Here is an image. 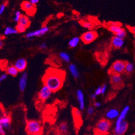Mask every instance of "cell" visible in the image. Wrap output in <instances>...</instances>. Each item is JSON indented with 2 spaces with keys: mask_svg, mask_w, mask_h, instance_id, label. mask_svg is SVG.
<instances>
[{
  "mask_svg": "<svg viewBox=\"0 0 135 135\" xmlns=\"http://www.w3.org/2000/svg\"><path fill=\"white\" fill-rule=\"evenodd\" d=\"M65 71L54 68L48 69L42 78L44 85L46 86L52 92H56L63 86L65 80Z\"/></svg>",
  "mask_w": 135,
  "mask_h": 135,
  "instance_id": "1",
  "label": "cell"
},
{
  "mask_svg": "<svg viewBox=\"0 0 135 135\" xmlns=\"http://www.w3.org/2000/svg\"><path fill=\"white\" fill-rule=\"evenodd\" d=\"M43 128L41 123L37 120H30L27 122L26 131L29 135H40Z\"/></svg>",
  "mask_w": 135,
  "mask_h": 135,
  "instance_id": "2",
  "label": "cell"
},
{
  "mask_svg": "<svg viewBox=\"0 0 135 135\" xmlns=\"http://www.w3.org/2000/svg\"><path fill=\"white\" fill-rule=\"evenodd\" d=\"M111 128L110 121L107 119H100L95 127L96 133L98 135H107L109 133Z\"/></svg>",
  "mask_w": 135,
  "mask_h": 135,
  "instance_id": "3",
  "label": "cell"
},
{
  "mask_svg": "<svg viewBox=\"0 0 135 135\" xmlns=\"http://www.w3.org/2000/svg\"><path fill=\"white\" fill-rule=\"evenodd\" d=\"M126 62L122 60H117L112 65L110 69V73L120 75L125 71Z\"/></svg>",
  "mask_w": 135,
  "mask_h": 135,
  "instance_id": "4",
  "label": "cell"
},
{
  "mask_svg": "<svg viewBox=\"0 0 135 135\" xmlns=\"http://www.w3.org/2000/svg\"><path fill=\"white\" fill-rule=\"evenodd\" d=\"M98 37V33L94 31L89 30L81 36L80 39L85 44H89L94 42Z\"/></svg>",
  "mask_w": 135,
  "mask_h": 135,
  "instance_id": "5",
  "label": "cell"
},
{
  "mask_svg": "<svg viewBox=\"0 0 135 135\" xmlns=\"http://www.w3.org/2000/svg\"><path fill=\"white\" fill-rule=\"evenodd\" d=\"M52 93V91L49 88L43 85L38 93V98L41 101H45L50 98Z\"/></svg>",
  "mask_w": 135,
  "mask_h": 135,
  "instance_id": "6",
  "label": "cell"
},
{
  "mask_svg": "<svg viewBox=\"0 0 135 135\" xmlns=\"http://www.w3.org/2000/svg\"><path fill=\"white\" fill-rule=\"evenodd\" d=\"M49 31V28H48V27L44 26V27H43V28H40L39 30L27 33L26 34L25 36L28 39H31L33 37H35L42 36L44 35L45 34H46Z\"/></svg>",
  "mask_w": 135,
  "mask_h": 135,
  "instance_id": "7",
  "label": "cell"
},
{
  "mask_svg": "<svg viewBox=\"0 0 135 135\" xmlns=\"http://www.w3.org/2000/svg\"><path fill=\"white\" fill-rule=\"evenodd\" d=\"M21 8L29 15H33L36 12L35 6H33L30 1H23L21 4Z\"/></svg>",
  "mask_w": 135,
  "mask_h": 135,
  "instance_id": "8",
  "label": "cell"
},
{
  "mask_svg": "<svg viewBox=\"0 0 135 135\" xmlns=\"http://www.w3.org/2000/svg\"><path fill=\"white\" fill-rule=\"evenodd\" d=\"M107 28L110 32L115 35L120 33L124 29L121 24L118 22H109L107 24Z\"/></svg>",
  "mask_w": 135,
  "mask_h": 135,
  "instance_id": "9",
  "label": "cell"
},
{
  "mask_svg": "<svg viewBox=\"0 0 135 135\" xmlns=\"http://www.w3.org/2000/svg\"><path fill=\"white\" fill-rule=\"evenodd\" d=\"M128 128V124L126 120L118 125H115L114 133L117 135H123L127 131Z\"/></svg>",
  "mask_w": 135,
  "mask_h": 135,
  "instance_id": "10",
  "label": "cell"
},
{
  "mask_svg": "<svg viewBox=\"0 0 135 135\" xmlns=\"http://www.w3.org/2000/svg\"><path fill=\"white\" fill-rule=\"evenodd\" d=\"M129 110H130V108L129 106L127 105L124 107V108L119 113L118 117L116 119L115 125H118L121 123H122L123 121L125 120L126 117H127V116L129 112Z\"/></svg>",
  "mask_w": 135,
  "mask_h": 135,
  "instance_id": "11",
  "label": "cell"
},
{
  "mask_svg": "<svg viewBox=\"0 0 135 135\" xmlns=\"http://www.w3.org/2000/svg\"><path fill=\"white\" fill-rule=\"evenodd\" d=\"M13 66L16 67L19 72H24L27 67V61L25 59L21 58L15 61Z\"/></svg>",
  "mask_w": 135,
  "mask_h": 135,
  "instance_id": "12",
  "label": "cell"
},
{
  "mask_svg": "<svg viewBox=\"0 0 135 135\" xmlns=\"http://www.w3.org/2000/svg\"><path fill=\"white\" fill-rule=\"evenodd\" d=\"M76 98L79 102V109L80 110H84L85 107V96L83 91L81 89H78L76 90Z\"/></svg>",
  "mask_w": 135,
  "mask_h": 135,
  "instance_id": "13",
  "label": "cell"
},
{
  "mask_svg": "<svg viewBox=\"0 0 135 135\" xmlns=\"http://www.w3.org/2000/svg\"><path fill=\"white\" fill-rule=\"evenodd\" d=\"M110 82L112 84L116 87L121 86L123 83V79L119 74H111Z\"/></svg>",
  "mask_w": 135,
  "mask_h": 135,
  "instance_id": "14",
  "label": "cell"
},
{
  "mask_svg": "<svg viewBox=\"0 0 135 135\" xmlns=\"http://www.w3.org/2000/svg\"><path fill=\"white\" fill-rule=\"evenodd\" d=\"M111 44L115 49L122 48L124 44V40L123 39H121L116 36L112 37L111 40Z\"/></svg>",
  "mask_w": 135,
  "mask_h": 135,
  "instance_id": "15",
  "label": "cell"
},
{
  "mask_svg": "<svg viewBox=\"0 0 135 135\" xmlns=\"http://www.w3.org/2000/svg\"><path fill=\"white\" fill-rule=\"evenodd\" d=\"M27 80H28V73L26 72H24L21 76L19 80V88L21 91H23L27 84Z\"/></svg>",
  "mask_w": 135,
  "mask_h": 135,
  "instance_id": "16",
  "label": "cell"
},
{
  "mask_svg": "<svg viewBox=\"0 0 135 135\" xmlns=\"http://www.w3.org/2000/svg\"><path fill=\"white\" fill-rule=\"evenodd\" d=\"M119 115V113L118 110L115 108H112L108 110L105 113V116L107 119L112 120L114 119L115 118H117Z\"/></svg>",
  "mask_w": 135,
  "mask_h": 135,
  "instance_id": "17",
  "label": "cell"
},
{
  "mask_svg": "<svg viewBox=\"0 0 135 135\" xmlns=\"http://www.w3.org/2000/svg\"><path fill=\"white\" fill-rule=\"evenodd\" d=\"M69 71L70 72L72 76L75 79H78L80 76L79 72L77 69L76 66L74 64H71L69 66Z\"/></svg>",
  "mask_w": 135,
  "mask_h": 135,
  "instance_id": "18",
  "label": "cell"
},
{
  "mask_svg": "<svg viewBox=\"0 0 135 135\" xmlns=\"http://www.w3.org/2000/svg\"><path fill=\"white\" fill-rule=\"evenodd\" d=\"M10 118L8 116H4L0 118V124L3 128L8 129L10 124Z\"/></svg>",
  "mask_w": 135,
  "mask_h": 135,
  "instance_id": "19",
  "label": "cell"
},
{
  "mask_svg": "<svg viewBox=\"0 0 135 135\" xmlns=\"http://www.w3.org/2000/svg\"><path fill=\"white\" fill-rule=\"evenodd\" d=\"M18 71L13 65L8 67L6 69V74L12 76H16L18 75Z\"/></svg>",
  "mask_w": 135,
  "mask_h": 135,
  "instance_id": "20",
  "label": "cell"
},
{
  "mask_svg": "<svg viewBox=\"0 0 135 135\" xmlns=\"http://www.w3.org/2000/svg\"><path fill=\"white\" fill-rule=\"evenodd\" d=\"M18 23L25 26L26 28H28V27L30 25V20H29V18L28 16H26V15H22Z\"/></svg>",
  "mask_w": 135,
  "mask_h": 135,
  "instance_id": "21",
  "label": "cell"
},
{
  "mask_svg": "<svg viewBox=\"0 0 135 135\" xmlns=\"http://www.w3.org/2000/svg\"><path fill=\"white\" fill-rule=\"evenodd\" d=\"M80 41V38L78 37H75L72 38L69 42V45L71 48H74L76 47L79 44Z\"/></svg>",
  "mask_w": 135,
  "mask_h": 135,
  "instance_id": "22",
  "label": "cell"
},
{
  "mask_svg": "<svg viewBox=\"0 0 135 135\" xmlns=\"http://www.w3.org/2000/svg\"><path fill=\"white\" fill-rule=\"evenodd\" d=\"M59 56L60 58L64 62H67V63H69L70 62L71 58H70V55L67 53L62 52L60 53Z\"/></svg>",
  "mask_w": 135,
  "mask_h": 135,
  "instance_id": "23",
  "label": "cell"
},
{
  "mask_svg": "<svg viewBox=\"0 0 135 135\" xmlns=\"http://www.w3.org/2000/svg\"><path fill=\"white\" fill-rule=\"evenodd\" d=\"M18 32L15 28H12L10 26H8L5 29L4 31V35L6 36H9L10 35L17 34Z\"/></svg>",
  "mask_w": 135,
  "mask_h": 135,
  "instance_id": "24",
  "label": "cell"
},
{
  "mask_svg": "<svg viewBox=\"0 0 135 135\" xmlns=\"http://www.w3.org/2000/svg\"><path fill=\"white\" fill-rule=\"evenodd\" d=\"M134 69V67L133 64L130 62H126V67H125V72L127 73H131Z\"/></svg>",
  "mask_w": 135,
  "mask_h": 135,
  "instance_id": "25",
  "label": "cell"
},
{
  "mask_svg": "<svg viewBox=\"0 0 135 135\" xmlns=\"http://www.w3.org/2000/svg\"><path fill=\"white\" fill-rule=\"evenodd\" d=\"M73 114L74 118L75 120H78L79 122V120H81V112L78 109L74 108L73 109Z\"/></svg>",
  "mask_w": 135,
  "mask_h": 135,
  "instance_id": "26",
  "label": "cell"
},
{
  "mask_svg": "<svg viewBox=\"0 0 135 135\" xmlns=\"http://www.w3.org/2000/svg\"><path fill=\"white\" fill-rule=\"evenodd\" d=\"M80 23H81V25L84 28L88 29H91L93 26V24L91 22H88V21H83Z\"/></svg>",
  "mask_w": 135,
  "mask_h": 135,
  "instance_id": "27",
  "label": "cell"
},
{
  "mask_svg": "<svg viewBox=\"0 0 135 135\" xmlns=\"http://www.w3.org/2000/svg\"><path fill=\"white\" fill-rule=\"evenodd\" d=\"M59 131L62 133H66L68 130V126L66 123H61L59 127Z\"/></svg>",
  "mask_w": 135,
  "mask_h": 135,
  "instance_id": "28",
  "label": "cell"
},
{
  "mask_svg": "<svg viewBox=\"0 0 135 135\" xmlns=\"http://www.w3.org/2000/svg\"><path fill=\"white\" fill-rule=\"evenodd\" d=\"M17 31V32L19 33H23L25 31L26 28L25 26L18 23L17 25L16 26V28H15Z\"/></svg>",
  "mask_w": 135,
  "mask_h": 135,
  "instance_id": "29",
  "label": "cell"
},
{
  "mask_svg": "<svg viewBox=\"0 0 135 135\" xmlns=\"http://www.w3.org/2000/svg\"><path fill=\"white\" fill-rule=\"evenodd\" d=\"M21 16H22V14H21V12L20 11H16L15 13L14 18H13V20H14L15 22L18 23Z\"/></svg>",
  "mask_w": 135,
  "mask_h": 135,
  "instance_id": "30",
  "label": "cell"
},
{
  "mask_svg": "<svg viewBox=\"0 0 135 135\" xmlns=\"http://www.w3.org/2000/svg\"><path fill=\"white\" fill-rule=\"evenodd\" d=\"M115 36L118 37H119V38H121V39H124L126 38V36H127V32H126V30L124 29H123L120 33L117 34Z\"/></svg>",
  "mask_w": 135,
  "mask_h": 135,
  "instance_id": "31",
  "label": "cell"
},
{
  "mask_svg": "<svg viewBox=\"0 0 135 135\" xmlns=\"http://www.w3.org/2000/svg\"><path fill=\"white\" fill-rule=\"evenodd\" d=\"M101 89H102V86H99L98 87L96 90H95V92H94V94H95L97 96L100 95L101 94Z\"/></svg>",
  "mask_w": 135,
  "mask_h": 135,
  "instance_id": "32",
  "label": "cell"
},
{
  "mask_svg": "<svg viewBox=\"0 0 135 135\" xmlns=\"http://www.w3.org/2000/svg\"><path fill=\"white\" fill-rule=\"evenodd\" d=\"M94 113V108L91 106H89L87 109V113L89 115H92Z\"/></svg>",
  "mask_w": 135,
  "mask_h": 135,
  "instance_id": "33",
  "label": "cell"
},
{
  "mask_svg": "<svg viewBox=\"0 0 135 135\" xmlns=\"http://www.w3.org/2000/svg\"><path fill=\"white\" fill-rule=\"evenodd\" d=\"M8 77V74L6 73L2 74L1 76H0V83H1L3 81L6 80Z\"/></svg>",
  "mask_w": 135,
  "mask_h": 135,
  "instance_id": "34",
  "label": "cell"
},
{
  "mask_svg": "<svg viewBox=\"0 0 135 135\" xmlns=\"http://www.w3.org/2000/svg\"><path fill=\"white\" fill-rule=\"evenodd\" d=\"M6 9V4H2L0 6V15H2Z\"/></svg>",
  "mask_w": 135,
  "mask_h": 135,
  "instance_id": "35",
  "label": "cell"
},
{
  "mask_svg": "<svg viewBox=\"0 0 135 135\" xmlns=\"http://www.w3.org/2000/svg\"><path fill=\"white\" fill-rule=\"evenodd\" d=\"M107 85L106 84H104L102 86V89H101V94H104L107 91Z\"/></svg>",
  "mask_w": 135,
  "mask_h": 135,
  "instance_id": "36",
  "label": "cell"
},
{
  "mask_svg": "<svg viewBox=\"0 0 135 135\" xmlns=\"http://www.w3.org/2000/svg\"><path fill=\"white\" fill-rule=\"evenodd\" d=\"M39 48L41 50H45L47 48V45L45 43H43L40 44V45L39 46Z\"/></svg>",
  "mask_w": 135,
  "mask_h": 135,
  "instance_id": "37",
  "label": "cell"
},
{
  "mask_svg": "<svg viewBox=\"0 0 135 135\" xmlns=\"http://www.w3.org/2000/svg\"><path fill=\"white\" fill-rule=\"evenodd\" d=\"M128 28L130 31H131L132 33H133L135 35V26H133V27L128 26Z\"/></svg>",
  "mask_w": 135,
  "mask_h": 135,
  "instance_id": "38",
  "label": "cell"
},
{
  "mask_svg": "<svg viewBox=\"0 0 135 135\" xmlns=\"http://www.w3.org/2000/svg\"><path fill=\"white\" fill-rule=\"evenodd\" d=\"M94 105L95 108H99L101 105V103L99 101H96L94 102Z\"/></svg>",
  "mask_w": 135,
  "mask_h": 135,
  "instance_id": "39",
  "label": "cell"
},
{
  "mask_svg": "<svg viewBox=\"0 0 135 135\" xmlns=\"http://www.w3.org/2000/svg\"><path fill=\"white\" fill-rule=\"evenodd\" d=\"M30 2L34 6H35L38 2H39V0H31L30 1Z\"/></svg>",
  "mask_w": 135,
  "mask_h": 135,
  "instance_id": "40",
  "label": "cell"
},
{
  "mask_svg": "<svg viewBox=\"0 0 135 135\" xmlns=\"http://www.w3.org/2000/svg\"><path fill=\"white\" fill-rule=\"evenodd\" d=\"M6 133H5V131L3 129V128H0V135H5Z\"/></svg>",
  "mask_w": 135,
  "mask_h": 135,
  "instance_id": "41",
  "label": "cell"
},
{
  "mask_svg": "<svg viewBox=\"0 0 135 135\" xmlns=\"http://www.w3.org/2000/svg\"><path fill=\"white\" fill-rule=\"evenodd\" d=\"M97 97V96L94 93H93V94H91V95H90V98L92 100H95Z\"/></svg>",
  "mask_w": 135,
  "mask_h": 135,
  "instance_id": "42",
  "label": "cell"
},
{
  "mask_svg": "<svg viewBox=\"0 0 135 135\" xmlns=\"http://www.w3.org/2000/svg\"><path fill=\"white\" fill-rule=\"evenodd\" d=\"M3 46V42L2 40L0 39V49H1Z\"/></svg>",
  "mask_w": 135,
  "mask_h": 135,
  "instance_id": "43",
  "label": "cell"
},
{
  "mask_svg": "<svg viewBox=\"0 0 135 135\" xmlns=\"http://www.w3.org/2000/svg\"><path fill=\"white\" fill-rule=\"evenodd\" d=\"M112 135H117V134H115V133H113Z\"/></svg>",
  "mask_w": 135,
  "mask_h": 135,
  "instance_id": "44",
  "label": "cell"
},
{
  "mask_svg": "<svg viewBox=\"0 0 135 135\" xmlns=\"http://www.w3.org/2000/svg\"><path fill=\"white\" fill-rule=\"evenodd\" d=\"M2 128V127L1 126V124H0V128Z\"/></svg>",
  "mask_w": 135,
  "mask_h": 135,
  "instance_id": "45",
  "label": "cell"
},
{
  "mask_svg": "<svg viewBox=\"0 0 135 135\" xmlns=\"http://www.w3.org/2000/svg\"><path fill=\"white\" fill-rule=\"evenodd\" d=\"M131 135H135V133H133V134H131Z\"/></svg>",
  "mask_w": 135,
  "mask_h": 135,
  "instance_id": "46",
  "label": "cell"
}]
</instances>
